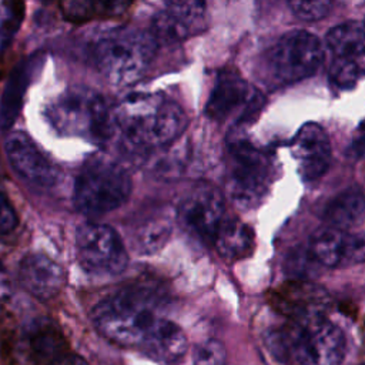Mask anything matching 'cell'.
<instances>
[{
	"label": "cell",
	"mask_w": 365,
	"mask_h": 365,
	"mask_svg": "<svg viewBox=\"0 0 365 365\" xmlns=\"http://www.w3.org/2000/svg\"><path fill=\"white\" fill-rule=\"evenodd\" d=\"M265 345L287 365H341L345 356L344 334L325 314L287 318L267 332Z\"/></svg>",
	"instance_id": "cell-1"
},
{
	"label": "cell",
	"mask_w": 365,
	"mask_h": 365,
	"mask_svg": "<svg viewBox=\"0 0 365 365\" xmlns=\"http://www.w3.org/2000/svg\"><path fill=\"white\" fill-rule=\"evenodd\" d=\"M123 137L138 148H160L174 143L187 127L181 106L163 93H134L113 110Z\"/></svg>",
	"instance_id": "cell-2"
},
{
	"label": "cell",
	"mask_w": 365,
	"mask_h": 365,
	"mask_svg": "<svg viewBox=\"0 0 365 365\" xmlns=\"http://www.w3.org/2000/svg\"><path fill=\"white\" fill-rule=\"evenodd\" d=\"M160 317L155 297L143 288L111 295L93 309L96 329L110 342L128 348H141Z\"/></svg>",
	"instance_id": "cell-3"
},
{
	"label": "cell",
	"mask_w": 365,
	"mask_h": 365,
	"mask_svg": "<svg viewBox=\"0 0 365 365\" xmlns=\"http://www.w3.org/2000/svg\"><path fill=\"white\" fill-rule=\"evenodd\" d=\"M157 38L153 33L123 27L101 36L93 46V60L98 73L114 86H131L151 66Z\"/></svg>",
	"instance_id": "cell-4"
},
{
	"label": "cell",
	"mask_w": 365,
	"mask_h": 365,
	"mask_svg": "<svg viewBox=\"0 0 365 365\" xmlns=\"http://www.w3.org/2000/svg\"><path fill=\"white\" fill-rule=\"evenodd\" d=\"M46 115L60 134L96 143L106 141L115 125L104 98L86 87H71L63 91L48 104Z\"/></svg>",
	"instance_id": "cell-5"
},
{
	"label": "cell",
	"mask_w": 365,
	"mask_h": 365,
	"mask_svg": "<svg viewBox=\"0 0 365 365\" xmlns=\"http://www.w3.org/2000/svg\"><path fill=\"white\" fill-rule=\"evenodd\" d=\"M131 192L128 173L115 161L93 157L74 182V205L86 215H103L121 207Z\"/></svg>",
	"instance_id": "cell-6"
},
{
	"label": "cell",
	"mask_w": 365,
	"mask_h": 365,
	"mask_svg": "<svg viewBox=\"0 0 365 365\" xmlns=\"http://www.w3.org/2000/svg\"><path fill=\"white\" fill-rule=\"evenodd\" d=\"M272 181V163L265 153L244 140L230 144L227 194L240 208H252L265 197Z\"/></svg>",
	"instance_id": "cell-7"
},
{
	"label": "cell",
	"mask_w": 365,
	"mask_h": 365,
	"mask_svg": "<svg viewBox=\"0 0 365 365\" xmlns=\"http://www.w3.org/2000/svg\"><path fill=\"white\" fill-rule=\"evenodd\" d=\"M321 41L309 31L285 33L267 53L265 70L274 84H291L312 76L322 61Z\"/></svg>",
	"instance_id": "cell-8"
},
{
	"label": "cell",
	"mask_w": 365,
	"mask_h": 365,
	"mask_svg": "<svg viewBox=\"0 0 365 365\" xmlns=\"http://www.w3.org/2000/svg\"><path fill=\"white\" fill-rule=\"evenodd\" d=\"M76 251L81 267L97 275H117L128 264L123 240L106 224H81L76 232Z\"/></svg>",
	"instance_id": "cell-9"
},
{
	"label": "cell",
	"mask_w": 365,
	"mask_h": 365,
	"mask_svg": "<svg viewBox=\"0 0 365 365\" xmlns=\"http://www.w3.org/2000/svg\"><path fill=\"white\" fill-rule=\"evenodd\" d=\"M224 218L222 194L210 184L195 185L184 197L177 211V220L188 234L211 244Z\"/></svg>",
	"instance_id": "cell-10"
},
{
	"label": "cell",
	"mask_w": 365,
	"mask_h": 365,
	"mask_svg": "<svg viewBox=\"0 0 365 365\" xmlns=\"http://www.w3.org/2000/svg\"><path fill=\"white\" fill-rule=\"evenodd\" d=\"M309 254L318 264L329 268L356 265L365 261V237L327 225L311 237Z\"/></svg>",
	"instance_id": "cell-11"
},
{
	"label": "cell",
	"mask_w": 365,
	"mask_h": 365,
	"mask_svg": "<svg viewBox=\"0 0 365 365\" xmlns=\"http://www.w3.org/2000/svg\"><path fill=\"white\" fill-rule=\"evenodd\" d=\"M4 148L13 170L27 182L37 187H51L58 181V168L23 131L10 133Z\"/></svg>",
	"instance_id": "cell-12"
},
{
	"label": "cell",
	"mask_w": 365,
	"mask_h": 365,
	"mask_svg": "<svg viewBox=\"0 0 365 365\" xmlns=\"http://www.w3.org/2000/svg\"><path fill=\"white\" fill-rule=\"evenodd\" d=\"M205 19V0H164L154 16L153 34L157 40L175 43L198 33Z\"/></svg>",
	"instance_id": "cell-13"
},
{
	"label": "cell",
	"mask_w": 365,
	"mask_h": 365,
	"mask_svg": "<svg viewBox=\"0 0 365 365\" xmlns=\"http://www.w3.org/2000/svg\"><path fill=\"white\" fill-rule=\"evenodd\" d=\"M271 307L287 318L324 314L329 305L327 291L308 279L285 281L268 294Z\"/></svg>",
	"instance_id": "cell-14"
},
{
	"label": "cell",
	"mask_w": 365,
	"mask_h": 365,
	"mask_svg": "<svg viewBox=\"0 0 365 365\" xmlns=\"http://www.w3.org/2000/svg\"><path fill=\"white\" fill-rule=\"evenodd\" d=\"M291 153L299 175L308 181L324 175L331 164V141L317 123H307L298 130L291 143Z\"/></svg>",
	"instance_id": "cell-15"
},
{
	"label": "cell",
	"mask_w": 365,
	"mask_h": 365,
	"mask_svg": "<svg viewBox=\"0 0 365 365\" xmlns=\"http://www.w3.org/2000/svg\"><path fill=\"white\" fill-rule=\"evenodd\" d=\"M60 329L47 319L31 322L20 339V354L29 365H53L68 352Z\"/></svg>",
	"instance_id": "cell-16"
},
{
	"label": "cell",
	"mask_w": 365,
	"mask_h": 365,
	"mask_svg": "<svg viewBox=\"0 0 365 365\" xmlns=\"http://www.w3.org/2000/svg\"><path fill=\"white\" fill-rule=\"evenodd\" d=\"M21 287L37 299L54 298L66 282L63 267L44 254H27L19 264Z\"/></svg>",
	"instance_id": "cell-17"
},
{
	"label": "cell",
	"mask_w": 365,
	"mask_h": 365,
	"mask_svg": "<svg viewBox=\"0 0 365 365\" xmlns=\"http://www.w3.org/2000/svg\"><path fill=\"white\" fill-rule=\"evenodd\" d=\"M248 86L245 80L232 70L218 74L210 94L205 113L215 121H224L248 101Z\"/></svg>",
	"instance_id": "cell-18"
},
{
	"label": "cell",
	"mask_w": 365,
	"mask_h": 365,
	"mask_svg": "<svg viewBox=\"0 0 365 365\" xmlns=\"http://www.w3.org/2000/svg\"><path fill=\"white\" fill-rule=\"evenodd\" d=\"M187 336L181 327L164 317L157 319L141 345V349L147 355L165 364L180 361L187 352Z\"/></svg>",
	"instance_id": "cell-19"
},
{
	"label": "cell",
	"mask_w": 365,
	"mask_h": 365,
	"mask_svg": "<svg viewBox=\"0 0 365 365\" xmlns=\"http://www.w3.org/2000/svg\"><path fill=\"white\" fill-rule=\"evenodd\" d=\"M212 244L224 259L237 261L251 254L254 248V234L241 220L225 217L215 232Z\"/></svg>",
	"instance_id": "cell-20"
},
{
	"label": "cell",
	"mask_w": 365,
	"mask_h": 365,
	"mask_svg": "<svg viewBox=\"0 0 365 365\" xmlns=\"http://www.w3.org/2000/svg\"><path fill=\"white\" fill-rule=\"evenodd\" d=\"M328 225L354 231L365 220V197L359 190L351 188L336 195L325 210Z\"/></svg>",
	"instance_id": "cell-21"
},
{
	"label": "cell",
	"mask_w": 365,
	"mask_h": 365,
	"mask_svg": "<svg viewBox=\"0 0 365 365\" xmlns=\"http://www.w3.org/2000/svg\"><path fill=\"white\" fill-rule=\"evenodd\" d=\"M133 3L134 0H60L64 17L73 23L117 17Z\"/></svg>",
	"instance_id": "cell-22"
},
{
	"label": "cell",
	"mask_w": 365,
	"mask_h": 365,
	"mask_svg": "<svg viewBox=\"0 0 365 365\" xmlns=\"http://www.w3.org/2000/svg\"><path fill=\"white\" fill-rule=\"evenodd\" d=\"M173 220L168 212H155L137 222L133 230V244L140 254H153L161 250L171 235Z\"/></svg>",
	"instance_id": "cell-23"
},
{
	"label": "cell",
	"mask_w": 365,
	"mask_h": 365,
	"mask_svg": "<svg viewBox=\"0 0 365 365\" xmlns=\"http://www.w3.org/2000/svg\"><path fill=\"white\" fill-rule=\"evenodd\" d=\"M327 46L335 57L356 60L365 56V21H346L327 34Z\"/></svg>",
	"instance_id": "cell-24"
},
{
	"label": "cell",
	"mask_w": 365,
	"mask_h": 365,
	"mask_svg": "<svg viewBox=\"0 0 365 365\" xmlns=\"http://www.w3.org/2000/svg\"><path fill=\"white\" fill-rule=\"evenodd\" d=\"M227 351L218 339H207L198 344L192 352V365H225Z\"/></svg>",
	"instance_id": "cell-25"
},
{
	"label": "cell",
	"mask_w": 365,
	"mask_h": 365,
	"mask_svg": "<svg viewBox=\"0 0 365 365\" xmlns=\"http://www.w3.org/2000/svg\"><path fill=\"white\" fill-rule=\"evenodd\" d=\"M292 13L307 21L324 19L332 6V0H287Z\"/></svg>",
	"instance_id": "cell-26"
},
{
	"label": "cell",
	"mask_w": 365,
	"mask_h": 365,
	"mask_svg": "<svg viewBox=\"0 0 365 365\" xmlns=\"http://www.w3.org/2000/svg\"><path fill=\"white\" fill-rule=\"evenodd\" d=\"M359 74V66L352 58H339L335 57V63L331 68V76L335 83L341 87L351 86Z\"/></svg>",
	"instance_id": "cell-27"
},
{
	"label": "cell",
	"mask_w": 365,
	"mask_h": 365,
	"mask_svg": "<svg viewBox=\"0 0 365 365\" xmlns=\"http://www.w3.org/2000/svg\"><path fill=\"white\" fill-rule=\"evenodd\" d=\"M17 225V215L0 182V234L13 231Z\"/></svg>",
	"instance_id": "cell-28"
},
{
	"label": "cell",
	"mask_w": 365,
	"mask_h": 365,
	"mask_svg": "<svg viewBox=\"0 0 365 365\" xmlns=\"http://www.w3.org/2000/svg\"><path fill=\"white\" fill-rule=\"evenodd\" d=\"M53 365H88L86 362V359L74 352H67L64 356H61L57 362H54Z\"/></svg>",
	"instance_id": "cell-29"
},
{
	"label": "cell",
	"mask_w": 365,
	"mask_h": 365,
	"mask_svg": "<svg viewBox=\"0 0 365 365\" xmlns=\"http://www.w3.org/2000/svg\"><path fill=\"white\" fill-rule=\"evenodd\" d=\"M9 294H10V282H9L6 271L3 269V267L0 264V304H3L7 299Z\"/></svg>",
	"instance_id": "cell-30"
},
{
	"label": "cell",
	"mask_w": 365,
	"mask_h": 365,
	"mask_svg": "<svg viewBox=\"0 0 365 365\" xmlns=\"http://www.w3.org/2000/svg\"><path fill=\"white\" fill-rule=\"evenodd\" d=\"M355 145H356V147H361V150H364V148H365V127H364V130H362V133H361L359 138L356 140Z\"/></svg>",
	"instance_id": "cell-31"
}]
</instances>
